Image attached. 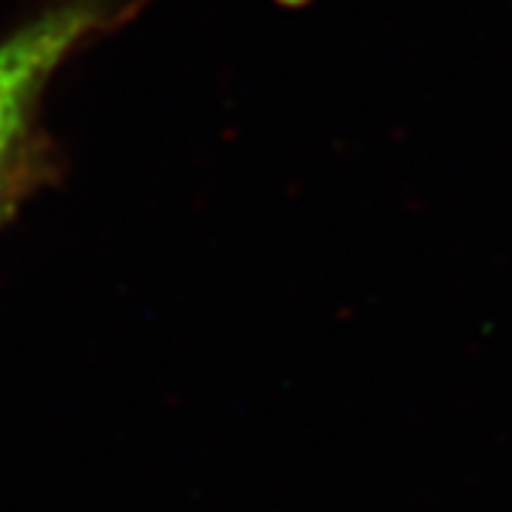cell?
Here are the masks:
<instances>
[{
    "mask_svg": "<svg viewBox=\"0 0 512 512\" xmlns=\"http://www.w3.org/2000/svg\"><path fill=\"white\" fill-rule=\"evenodd\" d=\"M151 0H55L0 37V228L57 180V146L43 128L55 74Z\"/></svg>",
    "mask_w": 512,
    "mask_h": 512,
    "instance_id": "cell-1",
    "label": "cell"
},
{
    "mask_svg": "<svg viewBox=\"0 0 512 512\" xmlns=\"http://www.w3.org/2000/svg\"><path fill=\"white\" fill-rule=\"evenodd\" d=\"M279 6H285V9H305L308 3H313V0H276Z\"/></svg>",
    "mask_w": 512,
    "mask_h": 512,
    "instance_id": "cell-2",
    "label": "cell"
}]
</instances>
